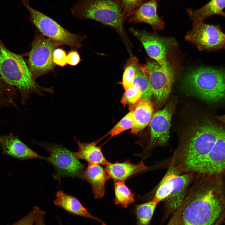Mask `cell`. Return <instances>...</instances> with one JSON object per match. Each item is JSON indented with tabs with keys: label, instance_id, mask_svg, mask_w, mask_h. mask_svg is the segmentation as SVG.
I'll return each mask as SVG.
<instances>
[{
	"label": "cell",
	"instance_id": "obj_12",
	"mask_svg": "<svg viewBox=\"0 0 225 225\" xmlns=\"http://www.w3.org/2000/svg\"><path fill=\"white\" fill-rule=\"evenodd\" d=\"M225 170V128L219 126L217 139L211 151L196 174L210 175Z\"/></svg>",
	"mask_w": 225,
	"mask_h": 225
},
{
	"label": "cell",
	"instance_id": "obj_38",
	"mask_svg": "<svg viewBox=\"0 0 225 225\" xmlns=\"http://www.w3.org/2000/svg\"><path fill=\"white\" fill-rule=\"evenodd\" d=\"M215 118L218 121L225 124V114L215 117Z\"/></svg>",
	"mask_w": 225,
	"mask_h": 225
},
{
	"label": "cell",
	"instance_id": "obj_1",
	"mask_svg": "<svg viewBox=\"0 0 225 225\" xmlns=\"http://www.w3.org/2000/svg\"><path fill=\"white\" fill-rule=\"evenodd\" d=\"M219 125L209 118L197 122L178 150L170 166L180 174H196L212 150L217 139Z\"/></svg>",
	"mask_w": 225,
	"mask_h": 225
},
{
	"label": "cell",
	"instance_id": "obj_17",
	"mask_svg": "<svg viewBox=\"0 0 225 225\" xmlns=\"http://www.w3.org/2000/svg\"><path fill=\"white\" fill-rule=\"evenodd\" d=\"M53 201L54 204L73 215L93 219L102 225H107L101 219L91 214L76 198L66 194L63 191L57 192Z\"/></svg>",
	"mask_w": 225,
	"mask_h": 225
},
{
	"label": "cell",
	"instance_id": "obj_18",
	"mask_svg": "<svg viewBox=\"0 0 225 225\" xmlns=\"http://www.w3.org/2000/svg\"><path fill=\"white\" fill-rule=\"evenodd\" d=\"M110 178L105 168L99 164L89 163L84 171L82 178L91 184L96 199L103 197L106 182Z\"/></svg>",
	"mask_w": 225,
	"mask_h": 225
},
{
	"label": "cell",
	"instance_id": "obj_25",
	"mask_svg": "<svg viewBox=\"0 0 225 225\" xmlns=\"http://www.w3.org/2000/svg\"><path fill=\"white\" fill-rule=\"evenodd\" d=\"M158 204L152 199L136 205L134 211L136 217V225H149Z\"/></svg>",
	"mask_w": 225,
	"mask_h": 225
},
{
	"label": "cell",
	"instance_id": "obj_29",
	"mask_svg": "<svg viewBox=\"0 0 225 225\" xmlns=\"http://www.w3.org/2000/svg\"><path fill=\"white\" fill-rule=\"evenodd\" d=\"M134 109L123 117L108 132L111 137L119 134L131 128L133 123Z\"/></svg>",
	"mask_w": 225,
	"mask_h": 225
},
{
	"label": "cell",
	"instance_id": "obj_36",
	"mask_svg": "<svg viewBox=\"0 0 225 225\" xmlns=\"http://www.w3.org/2000/svg\"><path fill=\"white\" fill-rule=\"evenodd\" d=\"M46 212L41 210L34 225H47L46 222Z\"/></svg>",
	"mask_w": 225,
	"mask_h": 225
},
{
	"label": "cell",
	"instance_id": "obj_13",
	"mask_svg": "<svg viewBox=\"0 0 225 225\" xmlns=\"http://www.w3.org/2000/svg\"><path fill=\"white\" fill-rule=\"evenodd\" d=\"M195 176V174L192 173L180 174L177 176L172 192L163 200L164 204L162 223L163 222L170 216L173 214L181 205Z\"/></svg>",
	"mask_w": 225,
	"mask_h": 225
},
{
	"label": "cell",
	"instance_id": "obj_23",
	"mask_svg": "<svg viewBox=\"0 0 225 225\" xmlns=\"http://www.w3.org/2000/svg\"><path fill=\"white\" fill-rule=\"evenodd\" d=\"M180 172L170 166L158 186L153 200L158 203L167 198L172 192L175 179Z\"/></svg>",
	"mask_w": 225,
	"mask_h": 225
},
{
	"label": "cell",
	"instance_id": "obj_21",
	"mask_svg": "<svg viewBox=\"0 0 225 225\" xmlns=\"http://www.w3.org/2000/svg\"><path fill=\"white\" fill-rule=\"evenodd\" d=\"M78 146V151L73 152L78 159L87 161L88 163L106 166L110 162L105 158L100 147L95 142L81 143L77 141Z\"/></svg>",
	"mask_w": 225,
	"mask_h": 225
},
{
	"label": "cell",
	"instance_id": "obj_3",
	"mask_svg": "<svg viewBox=\"0 0 225 225\" xmlns=\"http://www.w3.org/2000/svg\"><path fill=\"white\" fill-rule=\"evenodd\" d=\"M180 207V225H213L225 211L212 190L200 191L194 186Z\"/></svg>",
	"mask_w": 225,
	"mask_h": 225
},
{
	"label": "cell",
	"instance_id": "obj_28",
	"mask_svg": "<svg viewBox=\"0 0 225 225\" xmlns=\"http://www.w3.org/2000/svg\"><path fill=\"white\" fill-rule=\"evenodd\" d=\"M142 92L139 86L133 84L132 87L125 90L121 100V103L125 106L128 105L130 110L134 109L141 99Z\"/></svg>",
	"mask_w": 225,
	"mask_h": 225
},
{
	"label": "cell",
	"instance_id": "obj_34",
	"mask_svg": "<svg viewBox=\"0 0 225 225\" xmlns=\"http://www.w3.org/2000/svg\"><path fill=\"white\" fill-rule=\"evenodd\" d=\"M80 55L76 51H72L69 52L67 55V63L72 66H75L80 61Z\"/></svg>",
	"mask_w": 225,
	"mask_h": 225
},
{
	"label": "cell",
	"instance_id": "obj_40",
	"mask_svg": "<svg viewBox=\"0 0 225 225\" xmlns=\"http://www.w3.org/2000/svg\"><path fill=\"white\" fill-rule=\"evenodd\" d=\"M224 223H225V221H224Z\"/></svg>",
	"mask_w": 225,
	"mask_h": 225
},
{
	"label": "cell",
	"instance_id": "obj_20",
	"mask_svg": "<svg viewBox=\"0 0 225 225\" xmlns=\"http://www.w3.org/2000/svg\"><path fill=\"white\" fill-rule=\"evenodd\" d=\"M154 111L152 102L147 98L141 99L134 108L131 132L136 134L148 126L154 115Z\"/></svg>",
	"mask_w": 225,
	"mask_h": 225
},
{
	"label": "cell",
	"instance_id": "obj_10",
	"mask_svg": "<svg viewBox=\"0 0 225 225\" xmlns=\"http://www.w3.org/2000/svg\"><path fill=\"white\" fill-rule=\"evenodd\" d=\"M130 31L142 44L148 55L155 60L166 72L174 73L167 59L168 52L177 45L176 40L172 38H164L148 32L130 28Z\"/></svg>",
	"mask_w": 225,
	"mask_h": 225
},
{
	"label": "cell",
	"instance_id": "obj_11",
	"mask_svg": "<svg viewBox=\"0 0 225 225\" xmlns=\"http://www.w3.org/2000/svg\"><path fill=\"white\" fill-rule=\"evenodd\" d=\"M142 66L148 76L157 103H162L168 97L171 92L174 73L166 72L157 62L148 61Z\"/></svg>",
	"mask_w": 225,
	"mask_h": 225
},
{
	"label": "cell",
	"instance_id": "obj_30",
	"mask_svg": "<svg viewBox=\"0 0 225 225\" xmlns=\"http://www.w3.org/2000/svg\"><path fill=\"white\" fill-rule=\"evenodd\" d=\"M41 210L40 207L34 206L28 214L15 223L10 225H34Z\"/></svg>",
	"mask_w": 225,
	"mask_h": 225
},
{
	"label": "cell",
	"instance_id": "obj_7",
	"mask_svg": "<svg viewBox=\"0 0 225 225\" xmlns=\"http://www.w3.org/2000/svg\"><path fill=\"white\" fill-rule=\"evenodd\" d=\"M39 145L50 154L49 157H44V159L54 167L55 178L60 179L63 177L82 178L84 165L75 157L73 153L60 145L45 142H39Z\"/></svg>",
	"mask_w": 225,
	"mask_h": 225
},
{
	"label": "cell",
	"instance_id": "obj_32",
	"mask_svg": "<svg viewBox=\"0 0 225 225\" xmlns=\"http://www.w3.org/2000/svg\"><path fill=\"white\" fill-rule=\"evenodd\" d=\"M15 89L7 84L0 77V95L12 101L13 98L16 96Z\"/></svg>",
	"mask_w": 225,
	"mask_h": 225
},
{
	"label": "cell",
	"instance_id": "obj_35",
	"mask_svg": "<svg viewBox=\"0 0 225 225\" xmlns=\"http://www.w3.org/2000/svg\"><path fill=\"white\" fill-rule=\"evenodd\" d=\"M181 208H179L173 214V216L167 225H180V219Z\"/></svg>",
	"mask_w": 225,
	"mask_h": 225
},
{
	"label": "cell",
	"instance_id": "obj_31",
	"mask_svg": "<svg viewBox=\"0 0 225 225\" xmlns=\"http://www.w3.org/2000/svg\"><path fill=\"white\" fill-rule=\"evenodd\" d=\"M145 0H122L124 14L126 18L128 16Z\"/></svg>",
	"mask_w": 225,
	"mask_h": 225
},
{
	"label": "cell",
	"instance_id": "obj_33",
	"mask_svg": "<svg viewBox=\"0 0 225 225\" xmlns=\"http://www.w3.org/2000/svg\"><path fill=\"white\" fill-rule=\"evenodd\" d=\"M67 55L62 49L58 48L54 50L53 54V60L55 64L57 65L64 67L68 63Z\"/></svg>",
	"mask_w": 225,
	"mask_h": 225
},
{
	"label": "cell",
	"instance_id": "obj_22",
	"mask_svg": "<svg viewBox=\"0 0 225 225\" xmlns=\"http://www.w3.org/2000/svg\"><path fill=\"white\" fill-rule=\"evenodd\" d=\"M225 8V0H211L198 9L188 8L186 11L194 24L203 21L209 17L219 15Z\"/></svg>",
	"mask_w": 225,
	"mask_h": 225
},
{
	"label": "cell",
	"instance_id": "obj_24",
	"mask_svg": "<svg viewBox=\"0 0 225 225\" xmlns=\"http://www.w3.org/2000/svg\"><path fill=\"white\" fill-rule=\"evenodd\" d=\"M114 204L126 208L135 201V193L125 184L124 182L114 181Z\"/></svg>",
	"mask_w": 225,
	"mask_h": 225
},
{
	"label": "cell",
	"instance_id": "obj_37",
	"mask_svg": "<svg viewBox=\"0 0 225 225\" xmlns=\"http://www.w3.org/2000/svg\"><path fill=\"white\" fill-rule=\"evenodd\" d=\"M225 218V211L223 212L221 216L213 225H221V224Z\"/></svg>",
	"mask_w": 225,
	"mask_h": 225
},
{
	"label": "cell",
	"instance_id": "obj_15",
	"mask_svg": "<svg viewBox=\"0 0 225 225\" xmlns=\"http://www.w3.org/2000/svg\"><path fill=\"white\" fill-rule=\"evenodd\" d=\"M158 1L150 0L143 2L128 16L129 21L148 23L155 31L162 30L164 22L157 13Z\"/></svg>",
	"mask_w": 225,
	"mask_h": 225
},
{
	"label": "cell",
	"instance_id": "obj_14",
	"mask_svg": "<svg viewBox=\"0 0 225 225\" xmlns=\"http://www.w3.org/2000/svg\"><path fill=\"white\" fill-rule=\"evenodd\" d=\"M172 113L168 107L153 115L150 122V137L147 149L164 145L169 138Z\"/></svg>",
	"mask_w": 225,
	"mask_h": 225
},
{
	"label": "cell",
	"instance_id": "obj_19",
	"mask_svg": "<svg viewBox=\"0 0 225 225\" xmlns=\"http://www.w3.org/2000/svg\"><path fill=\"white\" fill-rule=\"evenodd\" d=\"M143 161L134 163L129 160L122 162L110 163L105 166V170L114 181L124 182L130 177L147 169Z\"/></svg>",
	"mask_w": 225,
	"mask_h": 225
},
{
	"label": "cell",
	"instance_id": "obj_5",
	"mask_svg": "<svg viewBox=\"0 0 225 225\" xmlns=\"http://www.w3.org/2000/svg\"><path fill=\"white\" fill-rule=\"evenodd\" d=\"M187 84L199 97L210 102L225 99V68L202 67L189 73Z\"/></svg>",
	"mask_w": 225,
	"mask_h": 225
},
{
	"label": "cell",
	"instance_id": "obj_8",
	"mask_svg": "<svg viewBox=\"0 0 225 225\" xmlns=\"http://www.w3.org/2000/svg\"><path fill=\"white\" fill-rule=\"evenodd\" d=\"M58 43L42 36L33 41L29 54V68L35 79L52 70L55 64L53 54Z\"/></svg>",
	"mask_w": 225,
	"mask_h": 225
},
{
	"label": "cell",
	"instance_id": "obj_27",
	"mask_svg": "<svg viewBox=\"0 0 225 225\" xmlns=\"http://www.w3.org/2000/svg\"><path fill=\"white\" fill-rule=\"evenodd\" d=\"M139 63L138 59L132 56L128 60L125 64L122 84L126 90L133 85L137 66Z\"/></svg>",
	"mask_w": 225,
	"mask_h": 225
},
{
	"label": "cell",
	"instance_id": "obj_9",
	"mask_svg": "<svg viewBox=\"0 0 225 225\" xmlns=\"http://www.w3.org/2000/svg\"><path fill=\"white\" fill-rule=\"evenodd\" d=\"M185 39L200 51H216L225 49V33L219 24H209L203 21L193 24Z\"/></svg>",
	"mask_w": 225,
	"mask_h": 225
},
{
	"label": "cell",
	"instance_id": "obj_16",
	"mask_svg": "<svg viewBox=\"0 0 225 225\" xmlns=\"http://www.w3.org/2000/svg\"><path fill=\"white\" fill-rule=\"evenodd\" d=\"M0 146L4 153L17 158L44 159L12 133L0 136Z\"/></svg>",
	"mask_w": 225,
	"mask_h": 225
},
{
	"label": "cell",
	"instance_id": "obj_2",
	"mask_svg": "<svg viewBox=\"0 0 225 225\" xmlns=\"http://www.w3.org/2000/svg\"><path fill=\"white\" fill-rule=\"evenodd\" d=\"M0 75L8 85L16 88L25 104L32 93L43 96L44 92L53 93L52 87H41L36 82L23 58L9 51L0 40Z\"/></svg>",
	"mask_w": 225,
	"mask_h": 225
},
{
	"label": "cell",
	"instance_id": "obj_26",
	"mask_svg": "<svg viewBox=\"0 0 225 225\" xmlns=\"http://www.w3.org/2000/svg\"><path fill=\"white\" fill-rule=\"evenodd\" d=\"M133 84L139 86L142 92L141 99L150 100L153 94L149 78L142 66L139 63L137 66Z\"/></svg>",
	"mask_w": 225,
	"mask_h": 225
},
{
	"label": "cell",
	"instance_id": "obj_4",
	"mask_svg": "<svg viewBox=\"0 0 225 225\" xmlns=\"http://www.w3.org/2000/svg\"><path fill=\"white\" fill-rule=\"evenodd\" d=\"M71 11L77 18L97 21L125 36L122 0H78Z\"/></svg>",
	"mask_w": 225,
	"mask_h": 225
},
{
	"label": "cell",
	"instance_id": "obj_39",
	"mask_svg": "<svg viewBox=\"0 0 225 225\" xmlns=\"http://www.w3.org/2000/svg\"><path fill=\"white\" fill-rule=\"evenodd\" d=\"M220 15L222 16L225 18V12L222 11V12L219 15Z\"/></svg>",
	"mask_w": 225,
	"mask_h": 225
},
{
	"label": "cell",
	"instance_id": "obj_6",
	"mask_svg": "<svg viewBox=\"0 0 225 225\" xmlns=\"http://www.w3.org/2000/svg\"><path fill=\"white\" fill-rule=\"evenodd\" d=\"M22 2L29 13L30 21L43 35L59 45L76 48L80 47V38L78 35L70 32L53 19L31 7L29 1L22 0Z\"/></svg>",
	"mask_w": 225,
	"mask_h": 225
}]
</instances>
